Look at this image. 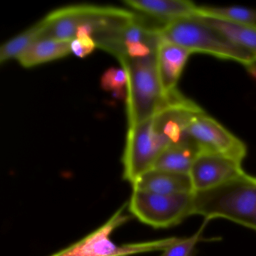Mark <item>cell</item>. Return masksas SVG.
Instances as JSON below:
<instances>
[{
    "mask_svg": "<svg viewBox=\"0 0 256 256\" xmlns=\"http://www.w3.org/2000/svg\"><path fill=\"white\" fill-rule=\"evenodd\" d=\"M190 50L162 38L156 52V67L164 95L176 90V84L190 55Z\"/></svg>",
    "mask_w": 256,
    "mask_h": 256,
    "instance_id": "7c38bea8",
    "label": "cell"
},
{
    "mask_svg": "<svg viewBox=\"0 0 256 256\" xmlns=\"http://www.w3.org/2000/svg\"><path fill=\"white\" fill-rule=\"evenodd\" d=\"M96 48V44L94 38L88 36L77 37L71 41V53L78 58H86Z\"/></svg>",
    "mask_w": 256,
    "mask_h": 256,
    "instance_id": "7402d4cb",
    "label": "cell"
},
{
    "mask_svg": "<svg viewBox=\"0 0 256 256\" xmlns=\"http://www.w3.org/2000/svg\"><path fill=\"white\" fill-rule=\"evenodd\" d=\"M192 194H162L133 190L128 210L144 224L167 228L192 215Z\"/></svg>",
    "mask_w": 256,
    "mask_h": 256,
    "instance_id": "8992f818",
    "label": "cell"
},
{
    "mask_svg": "<svg viewBox=\"0 0 256 256\" xmlns=\"http://www.w3.org/2000/svg\"><path fill=\"white\" fill-rule=\"evenodd\" d=\"M136 18L122 8L92 5L70 6L49 13L41 20L38 40L72 41L88 36L94 40L124 28Z\"/></svg>",
    "mask_w": 256,
    "mask_h": 256,
    "instance_id": "6da1fadb",
    "label": "cell"
},
{
    "mask_svg": "<svg viewBox=\"0 0 256 256\" xmlns=\"http://www.w3.org/2000/svg\"><path fill=\"white\" fill-rule=\"evenodd\" d=\"M71 54V41L38 40L18 59L22 66L31 68L60 59Z\"/></svg>",
    "mask_w": 256,
    "mask_h": 256,
    "instance_id": "2e32d148",
    "label": "cell"
},
{
    "mask_svg": "<svg viewBox=\"0 0 256 256\" xmlns=\"http://www.w3.org/2000/svg\"><path fill=\"white\" fill-rule=\"evenodd\" d=\"M132 185L133 190L162 194L194 192L190 174L175 173L152 168L140 176Z\"/></svg>",
    "mask_w": 256,
    "mask_h": 256,
    "instance_id": "4fadbf2b",
    "label": "cell"
},
{
    "mask_svg": "<svg viewBox=\"0 0 256 256\" xmlns=\"http://www.w3.org/2000/svg\"><path fill=\"white\" fill-rule=\"evenodd\" d=\"M160 28H148L136 18L124 28L96 38L95 42L97 48L112 54L119 60L144 58L156 54L162 40Z\"/></svg>",
    "mask_w": 256,
    "mask_h": 256,
    "instance_id": "ba28073f",
    "label": "cell"
},
{
    "mask_svg": "<svg viewBox=\"0 0 256 256\" xmlns=\"http://www.w3.org/2000/svg\"><path fill=\"white\" fill-rule=\"evenodd\" d=\"M204 224L197 233L187 238H176L172 244L166 247L160 256H196V246L202 240Z\"/></svg>",
    "mask_w": 256,
    "mask_h": 256,
    "instance_id": "ffe728a7",
    "label": "cell"
},
{
    "mask_svg": "<svg viewBox=\"0 0 256 256\" xmlns=\"http://www.w3.org/2000/svg\"><path fill=\"white\" fill-rule=\"evenodd\" d=\"M124 206L118 210L102 226L78 242L50 256H131L148 252L163 250L176 238H166L148 242L118 245L110 235L125 224L130 216L124 212Z\"/></svg>",
    "mask_w": 256,
    "mask_h": 256,
    "instance_id": "5b68a950",
    "label": "cell"
},
{
    "mask_svg": "<svg viewBox=\"0 0 256 256\" xmlns=\"http://www.w3.org/2000/svg\"><path fill=\"white\" fill-rule=\"evenodd\" d=\"M204 112L200 106L176 90L167 96L166 104L152 118L154 130L170 144L176 143L186 137L188 126Z\"/></svg>",
    "mask_w": 256,
    "mask_h": 256,
    "instance_id": "30bf717a",
    "label": "cell"
},
{
    "mask_svg": "<svg viewBox=\"0 0 256 256\" xmlns=\"http://www.w3.org/2000/svg\"><path fill=\"white\" fill-rule=\"evenodd\" d=\"M186 136L196 143L199 152L218 154L241 163L246 156L245 144L205 112L194 118Z\"/></svg>",
    "mask_w": 256,
    "mask_h": 256,
    "instance_id": "9c48e42d",
    "label": "cell"
},
{
    "mask_svg": "<svg viewBox=\"0 0 256 256\" xmlns=\"http://www.w3.org/2000/svg\"><path fill=\"white\" fill-rule=\"evenodd\" d=\"M197 16L232 23L256 24V10L244 6H198Z\"/></svg>",
    "mask_w": 256,
    "mask_h": 256,
    "instance_id": "ac0fdd59",
    "label": "cell"
},
{
    "mask_svg": "<svg viewBox=\"0 0 256 256\" xmlns=\"http://www.w3.org/2000/svg\"><path fill=\"white\" fill-rule=\"evenodd\" d=\"M128 74L126 110L128 127L155 116L164 106V95L156 67V54L139 58L120 60Z\"/></svg>",
    "mask_w": 256,
    "mask_h": 256,
    "instance_id": "277c9868",
    "label": "cell"
},
{
    "mask_svg": "<svg viewBox=\"0 0 256 256\" xmlns=\"http://www.w3.org/2000/svg\"><path fill=\"white\" fill-rule=\"evenodd\" d=\"M198 17L220 31L230 42L245 49L256 60V24L232 23L211 18Z\"/></svg>",
    "mask_w": 256,
    "mask_h": 256,
    "instance_id": "e0dca14e",
    "label": "cell"
},
{
    "mask_svg": "<svg viewBox=\"0 0 256 256\" xmlns=\"http://www.w3.org/2000/svg\"><path fill=\"white\" fill-rule=\"evenodd\" d=\"M192 214L206 222L226 218L256 232V176L244 172L218 186L194 192Z\"/></svg>",
    "mask_w": 256,
    "mask_h": 256,
    "instance_id": "7a4b0ae2",
    "label": "cell"
},
{
    "mask_svg": "<svg viewBox=\"0 0 256 256\" xmlns=\"http://www.w3.org/2000/svg\"><path fill=\"white\" fill-rule=\"evenodd\" d=\"M244 172L240 162L218 154L200 152L192 166L190 175L194 192L218 186Z\"/></svg>",
    "mask_w": 256,
    "mask_h": 256,
    "instance_id": "8fae6325",
    "label": "cell"
},
{
    "mask_svg": "<svg viewBox=\"0 0 256 256\" xmlns=\"http://www.w3.org/2000/svg\"><path fill=\"white\" fill-rule=\"evenodd\" d=\"M161 38L178 44L192 54L202 53L234 61L250 72L256 71V60L198 16L167 24L160 29Z\"/></svg>",
    "mask_w": 256,
    "mask_h": 256,
    "instance_id": "3957f363",
    "label": "cell"
},
{
    "mask_svg": "<svg viewBox=\"0 0 256 256\" xmlns=\"http://www.w3.org/2000/svg\"><path fill=\"white\" fill-rule=\"evenodd\" d=\"M170 142L154 128L152 118L128 127L126 144L122 157L124 178L131 184L154 168Z\"/></svg>",
    "mask_w": 256,
    "mask_h": 256,
    "instance_id": "52a82bcc",
    "label": "cell"
},
{
    "mask_svg": "<svg viewBox=\"0 0 256 256\" xmlns=\"http://www.w3.org/2000/svg\"><path fill=\"white\" fill-rule=\"evenodd\" d=\"M199 154L197 145L186 136L182 140L169 145L160 155L154 168L175 173L190 174Z\"/></svg>",
    "mask_w": 256,
    "mask_h": 256,
    "instance_id": "9a60e30c",
    "label": "cell"
},
{
    "mask_svg": "<svg viewBox=\"0 0 256 256\" xmlns=\"http://www.w3.org/2000/svg\"><path fill=\"white\" fill-rule=\"evenodd\" d=\"M42 30V22L31 26L19 35L4 43L0 48V62L18 59L35 42L40 38Z\"/></svg>",
    "mask_w": 256,
    "mask_h": 256,
    "instance_id": "d6986e66",
    "label": "cell"
},
{
    "mask_svg": "<svg viewBox=\"0 0 256 256\" xmlns=\"http://www.w3.org/2000/svg\"><path fill=\"white\" fill-rule=\"evenodd\" d=\"M128 84V74L124 68H108L101 78V86L104 90L112 91L120 96Z\"/></svg>",
    "mask_w": 256,
    "mask_h": 256,
    "instance_id": "44dd1931",
    "label": "cell"
},
{
    "mask_svg": "<svg viewBox=\"0 0 256 256\" xmlns=\"http://www.w3.org/2000/svg\"><path fill=\"white\" fill-rule=\"evenodd\" d=\"M124 2L137 11L157 19L163 26L197 16V6L186 0H126Z\"/></svg>",
    "mask_w": 256,
    "mask_h": 256,
    "instance_id": "5bb4252c",
    "label": "cell"
}]
</instances>
